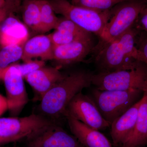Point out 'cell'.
<instances>
[{"mask_svg": "<svg viewBox=\"0 0 147 147\" xmlns=\"http://www.w3.org/2000/svg\"><path fill=\"white\" fill-rule=\"evenodd\" d=\"M138 32L131 28L111 41L102 42L95 62L99 71L109 72L134 68L141 61L137 46Z\"/></svg>", "mask_w": 147, "mask_h": 147, "instance_id": "6da1fadb", "label": "cell"}, {"mask_svg": "<svg viewBox=\"0 0 147 147\" xmlns=\"http://www.w3.org/2000/svg\"><path fill=\"white\" fill-rule=\"evenodd\" d=\"M93 74L81 70L65 75L40 100L39 114L56 121L65 117L67 106L73 98L92 85Z\"/></svg>", "mask_w": 147, "mask_h": 147, "instance_id": "7a4b0ae2", "label": "cell"}, {"mask_svg": "<svg viewBox=\"0 0 147 147\" xmlns=\"http://www.w3.org/2000/svg\"><path fill=\"white\" fill-rule=\"evenodd\" d=\"M56 13L72 21L82 29L100 37L111 15L110 10L99 11L74 5L67 0H48Z\"/></svg>", "mask_w": 147, "mask_h": 147, "instance_id": "3957f363", "label": "cell"}, {"mask_svg": "<svg viewBox=\"0 0 147 147\" xmlns=\"http://www.w3.org/2000/svg\"><path fill=\"white\" fill-rule=\"evenodd\" d=\"M92 85L100 90L131 89L147 92V67L140 61L134 68L93 74Z\"/></svg>", "mask_w": 147, "mask_h": 147, "instance_id": "277c9868", "label": "cell"}, {"mask_svg": "<svg viewBox=\"0 0 147 147\" xmlns=\"http://www.w3.org/2000/svg\"><path fill=\"white\" fill-rule=\"evenodd\" d=\"M144 94V92L137 89L100 90L95 88L92 97L102 117L111 125L139 101Z\"/></svg>", "mask_w": 147, "mask_h": 147, "instance_id": "5b68a950", "label": "cell"}, {"mask_svg": "<svg viewBox=\"0 0 147 147\" xmlns=\"http://www.w3.org/2000/svg\"><path fill=\"white\" fill-rule=\"evenodd\" d=\"M57 123L35 113L23 117L0 118V146L26 140L41 129Z\"/></svg>", "mask_w": 147, "mask_h": 147, "instance_id": "8992f818", "label": "cell"}, {"mask_svg": "<svg viewBox=\"0 0 147 147\" xmlns=\"http://www.w3.org/2000/svg\"><path fill=\"white\" fill-rule=\"evenodd\" d=\"M117 5L111 10V16L100 38L102 42L113 40L132 28L146 7L140 0L127 1Z\"/></svg>", "mask_w": 147, "mask_h": 147, "instance_id": "52a82bcc", "label": "cell"}, {"mask_svg": "<svg viewBox=\"0 0 147 147\" xmlns=\"http://www.w3.org/2000/svg\"><path fill=\"white\" fill-rule=\"evenodd\" d=\"M24 78L14 63L0 69V80L4 84L8 110L11 115H18L28 101Z\"/></svg>", "mask_w": 147, "mask_h": 147, "instance_id": "ba28073f", "label": "cell"}, {"mask_svg": "<svg viewBox=\"0 0 147 147\" xmlns=\"http://www.w3.org/2000/svg\"><path fill=\"white\" fill-rule=\"evenodd\" d=\"M65 113L99 131L111 125L102 117L92 97L84 94L82 92L77 94L69 102Z\"/></svg>", "mask_w": 147, "mask_h": 147, "instance_id": "9c48e42d", "label": "cell"}, {"mask_svg": "<svg viewBox=\"0 0 147 147\" xmlns=\"http://www.w3.org/2000/svg\"><path fill=\"white\" fill-rule=\"evenodd\" d=\"M26 141L27 147H85L59 123L41 129Z\"/></svg>", "mask_w": 147, "mask_h": 147, "instance_id": "30bf717a", "label": "cell"}, {"mask_svg": "<svg viewBox=\"0 0 147 147\" xmlns=\"http://www.w3.org/2000/svg\"><path fill=\"white\" fill-rule=\"evenodd\" d=\"M93 50L91 37L78 39L54 46L53 60L63 65H68L82 61Z\"/></svg>", "mask_w": 147, "mask_h": 147, "instance_id": "8fae6325", "label": "cell"}, {"mask_svg": "<svg viewBox=\"0 0 147 147\" xmlns=\"http://www.w3.org/2000/svg\"><path fill=\"white\" fill-rule=\"evenodd\" d=\"M65 117L72 134L84 146L113 147L107 137L99 130L88 126L68 113H65Z\"/></svg>", "mask_w": 147, "mask_h": 147, "instance_id": "7c38bea8", "label": "cell"}, {"mask_svg": "<svg viewBox=\"0 0 147 147\" xmlns=\"http://www.w3.org/2000/svg\"><path fill=\"white\" fill-rule=\"evenodd\" d=\"M65 76L60 70L59 67L45 65L28 74L24 79L33 88L37 98L40 100Z\"/></svg>", "mask_w": 147, "mask_h": 147, "instance_id": "4fadbf2b", "label": "cell"}, {"mask_svg": "<svg viewBox=\"0 0 147 147\" xmlns=\"http://www.w3.org/2000/svg\"><path fill=\"white\" fill-rule=\"evenodd\" d=\"M143 98L111 124V136L114 147H121L131 133L137 121Z\"/></svg>", "mask_w": 147, "mask_h": 147, "instance_id": "5bb4252c", "label": "cell"}, {"mask_svg": "<svg viewBox=\"0 0 147 147\" xmlns=\"http://www.w3.org/2000/svg\"><path fill=\"white\" fill-rule=\"evenodd\" d=\"M54 45L50 35H40L26 40L23 46L22 59L24 62L38 58L44 61L53 60Z\"/></svg>", "mask_w": 147, "mask_h": 147, "instance_id": "9a60e30c", "label": "cell"}, {"mask_svg": "<svg viewBox=\"0 0 147 147\" xmlns=\"http://www.w3.org/2000/svg\"><path fill=\"white\" fill-rule=\"evenodd\" d=\"M146 146H147V92L144 93L134 128L121 147Z\"/></svg>", "mask_w": 147, "mask_h": 147, "instance_id": "2e32d148", "label": "cell"}, {"mask_svg": "<svg viewBox=\"0 0 147 147\" xmlns=\"http://www.w3.org/2000/svg\"><path fill=\"white\" fill-rule=\"evenodd\" d=\"M10 13L3 22L0 32V45H24V39L19 36V31L23 29L22 24Z\"/></svg>", "mask_w": 147, "mask_h": 147, "instance_id": "e0dca14e", "label": "cell"}, {"mask_svg": "<svg viewBox=\"0 0 147 147\" xmlns=\"http://www.w3.org/2000/svg\"><path fill=\"white\" fill-rule=\"evenodd\" d=\"M22 16L25 24L33 30L43 32L39 0L24 1L22 6Z\"/></svg>", "mask_w": 147, "mask_h": 147, "instance_id": "ac0fdd59", "label": "cell"}, {"mask_svg": "<svg viewBox=\"0 0 147 147\" xmlns=\"http://www.w3.org/2000/svg\"><path fill=\"white\" fill-rule=\"evenodd\" d=\"M23 45H0V69H3L22 59Z\"/></svg>", "mask_w": 147, "mask_h": 147, "instance_id": "d6986e66", "label": "cell"}, {"mask_svg": "<svg viewBox=\"0 0 147 147\" xmlns=\"http://www.w3.org/2000/svg\"><path fill=\"white\" fill-rule=\"evenodd\" d=\"M40 19L43 32L55 29L59 18L55 15V11L48 0H39Z\"/></svg>", "mask_w": 147, "mask_h": 147, "instance_id": "ffe728a7", "label": "cell"}, {"mask_svg": "<svg viewBox=\"0 0 147 147\" xmlns=\"http://www.w3.org/2000/svg\"><path fill=\"white\" fill-rule=\"evenodd\" d=\"M131 0H79L76 5L94 10H110L119 4Z\"/></svg>", "mask_w": 147, "mask_h": 147, "instance_id": "44dd1931", "label": "cell"}, {"mask_svg": "<svg viewBox=\"0 0 147 147\" xmlns=\"http://www.w3.org/2000/svg\"><path fill=\"white\" fill-rule=\"evenodd\" d=\"M49 35L54 46L65 45L77 40L91 37H81L63 30H55V31Z\"/></svg>", "mask_w": 147, "mask_h": 147, "instance_id": "7402d4cb", "label": "cell"}, {"mask_svg": "<svg viewBox=\"0 0 147 147\" xmlns=\"http://www.w3.org/2000/svg\"><path fill=\"white\" fill-rule=\"evenodd\" d=\"M21 75L24 77L28 74L45 65V61L41 59L31 60L22 64L14 63Z\"/></svg>", "mask_w": 147, "mask_h": 147, "instance_id": "603a6c76", "label": "cell"}, {"mask_svg": "<svg viewBox=\"0 0 147 147\" xmlns=\"http://www.w3.org/2000/svg\"><path fill=\"white\" fill-rule=\"evenodd\" d=\"M137 46L140 56L141 61L147 67V34L140 37L139 39L137 40Z\"/></svg>", "mask_w": 147, "mask_h": 147, "instance_id": "cb8c5ba5", "label": "cell"}, {"mask_svg": "<svg viewBox=\"0 0 147 147\" xmlns=\"http://www.w3.org/2000/svg\"><path fill=\"white\" fill-rule=\"evenodd\" d=\"M6 1H7L6 5L3 7L0 8V32L3 22L8 17L9 14L11 13V9L15 8V7L16 6V4H14L13 3L17 2V1L14 0Z\"/></svg>", "mask_w": 147, "mask_h": 147, "instance_id": "d4e9b609", "label": "cell"}, {"mask_svg": "<svg viewBox=\"0 0 147 147\" xmlns=\"http://www.w3.org/2000/svg\"><path fill=\"white\" fill-rule=\"evenodd\" d=\"M136 22H138L137 28L147 34V7L146 6L142 11Z\"/></svg>", "mask_w": 147, "mask_h": 147, "instance_id": "484cf974", "label": "cell"}, {"mask_svg": "<svg viewBox=\"0 0 147 147\" xmlns=\"http://www.w3.org/2000/svg\"><path fill=\"white\" fill-rule=\"evenodd\" d=\"M8 110V105L6 98L0 94V116Z\"/></svg>", "mask_w": 147, "mask_h": 147, "instance_id": "4316f807", "label": "cell"}, {"mask_svg": "<svg viewBox=\"0 0 147 147\" xmlns=\"http://www.w3.org/2000/svg\"><path fill=\"white\" fill-rule=\"evenodd\" d=\"M7 1L6 0H0V8L3 7L6 5Z\"/></svg>", "mask_w": 147, "mask_h": 147, "instance_id": "83f0119b", "label": "cell"}, {"mask_svg": "<svg viewBox=\"0 0 147 147\" xmlns=\"http://www.w3.org/2000/svg\"><path fill=\"white\" fill-rule=\"evenodd\" d=\"M79 0H72V3L74 5H76L79 2Z\"/></svg>", "mask_w": 147, "mask_h": 147, "instance_id": "f1b7e54d", "label": "cell"}, {"mask_svg": "<svg viewBox=\"0 0 147 147\" xmlns=\"http://www.w3.org/2000/svg\"><path fill=\"white\" fill-rule=\"evenodd\" d=\"M24 1H31V0H23Z\"/></svg>", "mask_w": 147, "mask_h": 147, "instance_id": "f546056e", "label": "cell"}]
</instances>
